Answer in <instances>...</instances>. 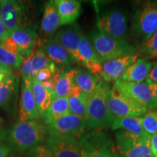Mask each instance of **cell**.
<instances>
[{"instance_id": "cell-1", "label": "cell", "mask_w": 157, "mask_h": 157, "mask_svg": "<svg viewBox=\"0 0 157 157\" xmlns=\"http://www.w3.org/2000/svg\"><path fill=\"white\" fill-rule=\"evenodd\" d=\"M48 136V127L39 119L17 121L10 130L7 139L17 151H27L33 147L41 144Z\"/></svg>"}, {"instance_id": "cell-2", "label": "cell", "mask_w": 157, "mask_h": 157, "mask_svg": "<svg viewBox=\"0 0 157 157\" xmlns=\"http://www.w3.org/2000/svg\"><path fill=\"white\" fill-rule=\"evenodd\" d=\"M110 86L102 80L88 104L85 115L87 130H103L112 126L115 117L108 108L106 94Z\"/></svg>"}, {"instance_id": "cell-3", "label": "cell", "mask_w": 157, "mask_h": 157, "mask_svg": "<svg viewBox=\"0 0 157 157\" xmlns=\"http://www.w3.org/2000/svg\"><path fill=\"white\" fill-rule=\"evenodd\" d=\"M132 34L141 44L157 31V0L140 2L133 11Z\"/></svg>"}, {"instance_id": "cell-4", "label": "cell", "mask_w": 157, "mask_h": 157, "mask_svg": "<svg viewBox=\"0 0 157 157\" xmlns=\"http://www.w3.org/2000/svg\"><path fill=\"white\" fill-rule=\"evenodd\" d=\"M90 42L103 63L137 52L127 40L113 38L98 31L90 33Z\"/></svg>"}, {"instance_id": "cell-5", "label": "cell", "mask_w": 157, "mask_h": 157, "mask_svg": "<svg viewBox=\"0 0 157 157\" xmlns=\"http://www.w3.org/2000/svg\"><path fill=\"white\" fill-rule=\"evenodd\" d=\"M114 138L115 157H154L150 148L151 135L139 136L117 130Z\"/></svg>"}, {"instance_id": "cell-6", "label": "cell", "mask_w": 157, "mask_h": 157, "mask_svg": "<svg viewBox=\"0 0 157 157\" xmlns=\"http://www.w3.org/2000/svg\"><path fill=\"white\" fill-rule=\"evenodd\" d=\"M98 31L116 39L127 40L128 18L122 8L113 7L98 15L97 19Z\"/></svg>"}, {"instance_id": "cell-7", "label": "cell", "mask_w": 157, "mask_h": 157, "mask_svg": "<svg viewBox=\"0 0 157 157\" xmlns=\"http://www.w3.org/2000/svg\"><path fill=\"white\" fill-rule=\"evenodd\" d=\"M81 157H115L112 140L102 130H91L78 139Z\"/></svg>"}, {"instance_id": "cell-8", "label": "cell", "mask_w": 157, "mask_h": 157, "mask_svg": "<svg viewBox=\"0 0 157 157\" xmlns=\"http://www.w3.org/2000/svg\"><path fill=\"white\" fill-rule=\"evenodd\" d=\"M106 103L109 111L115 117H141L149 111L113 86L108 90Z\"/></svg>"}, {"instance_id": "cell-9", "label": "cell", "mask_w": 157, "mask_h": 157, "mask_svg": "<svg viewBox=\"0 0 157 157\" xmlns=\"http://www.w3.org/2000/svg\"><path fill=\"white\" fill-rule=\"evenodd\" d=\"M113 86L124 95L149 111L157 109L156 102L146 82L135 83L118 80L113 83Z\"/></svg>"}, {"instance_id": "cell-10", "label": "cell", "mask_w": 157, "mask_h": 157, "mask_svg": "<svg viewBox=\"0 0 157 157\" xmlns=\"http://www.w3.org/2000/svg\"><path fill=\"white\" fill-rule=\"evenodd\" d=\"M48 134L72 135L80 138L87 130L85 117L69 113L48 125Z\"/></svg>"}, {"instance_id": "cell-11", "label": "cell", "mask_w": 157, "mask_h": 157, "mask_svg": "<svg viewBox=\"0 0 157 157\" xmlns=\"http://www.w3.org/2000/svg\"><path fill=\"white\" fill-rule=\"evenodd\" d=\"M45 141L54 157H81L77 137L72 135L48 134Z\"/></svg>"}, {"instance_id": "cell-12", "label": "cell", "mask_w": 157, "mask_h": 157, "mask_svg": "<svg viewBox=\"0 0 157 157\" xmlns=\"http://www.w3.org/2000/svg\"><path fill=\"white\" fill-rule=\"evenodd\" d=\"M138 58L137 52L135 53L103 62L100 77L107 83L120 80L127 68Z\"/></svg>"}, {"instance_id": "cell-13", "label": "cell", "mask_w": 157, "mask_h": 157, "mask_svg": "<svg viewBox=\"0 0 157 157\" xmlns=\"http://www.w3.org/2000/svg\"><path fill=\"white\" fill-rule=\"evenodd\" d=\"M23 4L15 0L0 1V18L10 33L17 28H23Z\"/></svg>"}, {"instance_id": "cell-14", "label": "cell", "mask_w": 157, "mask_h": 157, "mask_svg": "<svg viewBox=\"0 0 157 157\" xmlns=\"http://www.w3.org/2000/svg\"><path fill=\"white\" fill-rule=\"evenodd\" d=\"M40 118L38 109L35 103L31 89V78L23 76L20 101L19 121H24L39 119Z\"/></svg>"}, {"instance_id": "cell-15", "label": "cell", "mask_w": 157, "mask_h": 157, "mask_svg": "<svg viewBox=\"0 0 157 157\" xmlns=\"http://www.w3.org/2000/svg\"><path fill=\"white\" fill-rule=\"evenodd\" d=\"M82 33L78 25H72L57 33L53 39L66 49L75 59L76 63L81 65L80 56L78 54V44Z\"/></svg>"}, {"instance_id": "cell-16", "label": "cell", "mask_w": 157, "mask_h": 157, "mask_svg": "<svg viewBox=\"0 0 157 157\" xmlns=\"http://www.w3.org/2000/svg\"><path fill=\"white\" fill-rule=\"evenodd\" d=\"M78 51L82 66H84L90 73L100 76L103 62L96 53L90 41L83 34L81 35Z\"/></svg>"}, {"instance_id": "cell-17", "label": "cell", "mask_w": 157, "mask_h": 157, "mask_svg": "<svg viewBox=\"0 0 157 157\" xmlns=\"http://www.w3.org/2000/svg\"><path fill=\"white\" fill-rule=\"evenodd\" d=\"M9 34L16 42L19 53L24 59L28 58L36 44L38 37L36 32L29 28H17L10 31Z\"/></svg>"}, {"instance_id": "cell-18", "label": "cell", "mask_w": 157, "mask_h": 157, "mask_svg": "<svg viewBox=\"0 0 157 157\" xmlns=\"http://www.w3.org/2000/svg\"><path fill=\"white\" fill-rule=\"evenodd\" d=\"M52 63L53 62L48 58L43 49H39L35 52L34 50L31 56L24 60L21 67V73L23 76L31 77L39 70L50 67Z\"/></svg>"}, {"instance_id": "cell-19", "label": "cell", "mask_w": 157, "mask_h": 157, "mask_svg": "<svg viewBox=\"0 0 157 157\" xmlns=\"http://www.w3.org/2000/svg\"><path fill=\"white\" fill-rule=\"evenodd\" d=\"M31 89L40 117L44 119L48 108L55 99L54 93L31 76Z\"/></svg>"}, {"instance_id": "cell-20", "label": "cell", "mask_w": 157, "mask_h": 157, "mask_svg": "<svg viewBox=\"0 0 157 157\" xmlns=\"http://www.w3.org/2000/svg\"><path fill=\"white\" fill-rule=\"evenodd\" d=\"M152 68V62L138 58L121 76V81L140 83L146 81Z\"/></svg>"}, {"instance_id": "cell-21", "label": "cell", "mask_w": 157, "mask_h": 157, "mask_svg": "<svg viewBox=\"0 0 157 157\" xmlns=\"http://www.w3.org/2000/svg\"><path fill=\"white\" fill-rule=\"evenodd\" d=\"M61 25H71L79 17L81 2L76 0H56Z\"/></svg>"}, {"instance_id": "cell-22", "label": "cell", "mask_w": 157, "mask_h": 157, "mask_svg": "<svg viewBox=\"0 0 157 157\" xmlns=\"http://www.w3.org/2000/svg\"><path fill=\"white\" fill-rule=\"evenodd\" d=\"M43 50L48 58L55 64L70 66L76 63L75 59L71 55L53 39L44 45Z\"/></svg>"}, {"instance_id": "cell-23", "label": "cell", "mask_w": 157, "mask_h": 157, "mask_svg": "<svg viewBox=\"0 0 157 157\" xmlns=\"http://www.w3.org/2000/svg\"><path fill=\"white\" fill-rule=\"evenodd\" d=\"M19 83V78L15 74L6 76L0 84V107L7 109L10 106L17 95Z\"/></svg>"}, {"instance_id": "cell-24", "label": "cell", "mask_w": 157, "mask_h": 157, "mask_svg": "<svg viewBox=\"0 0 157 157\" xmlns=\"http://www.w3.org/2000/svg\"><path fill=\"white\" fill-rule=\"evenodd\" d=\"M60 26H61V23L55 2H48L44 5L41 30L46 34H52Z\"/></svg>"}, {"instance_id": "cell-25", "label": "cell", "mask_w": 157, "mask_h": 157, "mask_svg": "<svg viewBox=\"0 0 157 157\" xmlns=\"http://www.w3.org/2000/svg\"><path fill=\"white\" fill-rule=\"evenodd\" d=\"M102 81L99 76L88 71L77 69L74 78V83L84 93L92 95Z\"/></svg>"}, {"instance_id": "cell-26", "label": "cell", "mask_w": 157, "mask_h": 157, "mask_svg": "<svg viewBox=\"0 0 157 157\" xmlns=\"http://www.w3.org/2000/svg\"><path fill=\"white\" fill-rule=\"evenodd\" d=\"M69 113L68 97L55 98L43 119L44 124L48 126Z\"/></svg>"}, {"instance_id": "cell-27", "label": "cell", "mask_w": 157, "mask_h": 157, "mask_svg": "<svg viewBox=\"0 0 157 157\" xmlns=\"http://www.w3.org/2000/svg\"><path fill=\"white\" fill-rule=\"evenodd\" d=\"M111 129L113 130H123L139 136L147 135L143 130L140 117H115Z\"/></svg>"}, {"instance_id": "cell-28", "label": "cell", "mask_w": 157, "mask_h": 157, "mask_svg": "<svg viewBox=\"0 0 157 157\" xmlns=\"http://www.w3.org/2000/svg\"><path fill=\"white\" fill-rule=\"evenodd\" d=\"M76 70L77 68H71L60 71L54 90L55 98L68 97L74 84V78Z\"/></svg>"}, {"instance_id": "cell-29", "label": "cell", "mask_w": 157, "mask_h": 157, "mask_svg": "<svg viewBox=\"0 0 157 157\" xmlns=\"http://www.w3.org/2000/svg\"><path fill=\"white\" fill-rule=\"evenodd\" d=\"M92 95L82 93L81 95L77 96V97H76V96H68V101L70 113L78 116L85 117L88 104H89Z\"/></svg>"}, {"instance_id": "cell-30", "label": "cell", "mask_w": 157, "mask_h": 157, "mask_svg": "<svg viewBox=\"0 0 157 157\" xmlns=\"http://www.w3.org/2000/svg\"><path fill=\"white\" fill-rule=\"evenodd\" d=\"M137 54L146 60L157 58V31L140 45Z\"/></svg>"}, {"instance_id": "cell-31", "label": "cell", "mask_w": 157, "mask_h": 157, "mask_svg": "<svg viewBox=\"0 0 157 157\" xmlns=\"http://www.w3.org/2000/svg\"><path fill=\"white\" fill-rule=\"evenodd\" d=\"M24 58L20 53H12L7 51L3 46L0 44V63L7 67L12 68H21Z\"/></svg>"}, {"instance_id": "cell-32", "label": "cell", "mask_w": 157, "mask_h": 157, "mask_svg": "<svg viewBox=\"0 0 157 157\" xmlns=\"http://www.w3.org/2000/svg\"><path fill=\"white\" fill-rule=\"evenodd\" d=\"M140 119L145 132L151 136L157 133V109L149 111Z\"/></svg>"}, {"instance_id": "cell-33", "label": "cell", "mask_w": 157, "mask_h": 157, "mask_svg": "<svg viewBox=\"0 0 157 157\" xmlns=\"http://www.w3.org/2000/svg\"><path fill=\"white\" fill-rule=\"evenodd\" d=\"M27 157H54L46 144L37 145L27 151Z\"/></svg>"}, {"instance_id": "cell-34", "label": "cell", "mask_w": 157, "mask_h": 157, "mask_svg": "<svg viewBox=\"0 0 157 157\" xmlns=\"http://www.w3.org/2000/svg\"><path fill=\"white\" fill-rule=\"evenodd\" d=\"M57 71H58V69H57L56 64L53 63L50 67L44 68L42 69L39 70L36 74H35L32 76L36 78L37 81L42 83V82L48 81L51 78L53 77V76L56 74Z\"/></svg>"}, {"instance_id": "cell-35", "label": "cell", "mask_w": 157, "mask_h": 157, "mask_svg": "<svg viewBox=\"0 0 157 157\" xmlns=\"http://www.w3.org/2000/svg\"><path fill=\"white\" fill-rule=\"evenodd\" d=\"M1 44L2 45L3 48H5L6 50L10 52H12V53H19L18 47H17L16 42H15L10 36H9L8 38L6 39L2 42V44Z\"/></svg>"}, {"instance_id": "cell-36", "label": "cell", "mask_w": 157, "mask_h": 157, "mask_svg": "<svg viewBox=\"0 0 157 157\" xmlns=\"http://www.w3.org/2000/svg\"><path fill=\"white\" fill-rule=\"evenodd\" d=\"M11 152V147L0 141V157H8Z\"/></svg>"}, {"instance_id": "cell-37", "label": "cell", "mask_w": 157, "mask_h": 157, "mask_svg": "<svg viewBox=\"0 0 157 157\" xmlns=\"http://www.w3.org/2000/svg\"><path fill=\"white\" fill-rule=\"evenodd\" d=\"M147 79L157 83V61L152 63V68Z\"/></svg>"}, {"instance_id": "cell-38", "label": "cell", "mask_w": 157, "mask_h": 157, "mask_svg": "<svg viewBox=\"0 0 157 157\" xmlns=\"http://www.w3.org/2000/svg\"><path fill=\"white\" fill-rule=\"evenodd\" d=\"M150 148L154 157H157V133L151 136Z\"/></svg>"}, {"instance_id": "cell-39", "label": "cell", "mask_w": 157, "mask_h": 157, "mask_svg": "<svg viewBox=\"0 0 157 157\" xmlns=\"http://www.w3.org/2000/svg\"><path fill=\"white\" fill-rule=\"evenodd\" d=\"M10 36L9 32L5 29V25L2 22L0 18V44H2V42Z\"/></svg>"}, {"instance_id": "cell-40", "label": "cell", "mask_w": 157, "mask_h": 157, "mask_svg": "<svg viewBox=\"0 0 157 157\" xmlns=\"http://www.w3.org/2000/svg\"><path fill=\"white\" fill-rule=\"evenodd\" d=\"M146 82L147 83V84H148V87L150 88L151 91L152 93V95L154 96V100L156 101L157 103V83L156 82L150 81V80L148 79H146Z\"/></svg>"}, {"instance_id": "cell-41", "label": "cell", "mask_w": 157, "mask_h": 157, "mask_svg": "<svg viewBox=\"0 0 157 157\" xmlns=\"http://www.w3.org/2000/svg\"><path fill=\"white\" fill-rule=\"evenodd\" d=\"M13 70L12 68L7 67V66H6L0 63V74H3L7 76H9L13 74Z\"/></svg>"}, {"instance_id": "cell-42", "label": "cell", "mask_w": 157, "mask_h": 157, "mask_svg": "<svg viewBox=\"0 0 157 157\" xmlns=\"http://www.w3.org/2000/svg\"><path fill=\"white\" fill-rule=\"evenodd\" d=\"M3 120L0 118V141H1L2 139L5 138V131H4L2 125V122Z\"/></svg>"}, {"instance_id": "cell-43", "label": "cell", "mask_w": 157, "mask_h": 157, "mask_svg": "<svg viewBox=\"0 0 157 157\" xmlns=\"http://www.w3.org/2000/svg\"><path fill=\"white\" fill-rule=\"evenodd\" d=\"M6 76H7V75H5V74H0V84L2 83V82L4 81V79H5Z\"/></svg>"}, {"instance_id": "cell-44", "label": "cell", "mask_w": 157, "mask_h": 157, "mask_svg": "<svg viewBox=\"0 0 157 157\" xmlns=\"http://www.w3.org/2000/svg\"><path fill=\"white\" fill-rule=\"evenodd\" d=\"M8 157H15V156H10H10H9Z\"/></svg>"}]
</instances>
